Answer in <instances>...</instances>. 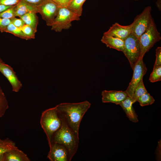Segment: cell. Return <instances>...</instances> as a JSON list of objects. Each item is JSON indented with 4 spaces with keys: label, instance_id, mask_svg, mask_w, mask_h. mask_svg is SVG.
<instances>
[{
    "label": "cell",
    "instance_id": "cell-33",
    "mask_svg": "<svg viewBox=\"0 0 161 161\" xmlns=\"http://www.w3.org/2000/svg\"><path fill=\"white\" fill-rule=\"evenodd\" d=\"M27 2L37 6L43 0H23Z\"/></svg>",
    "mask_w": 161,
    "mask_h": 161
},
{
    "label": "cell",
    "instance_id": "cell-24",
    "mask_svg": "<svg viewBox=\"0 0 161 161\" xmlns=\"http://www.w3.org/2000/svg\"><path fill=\"white\" fill-rule=\"evenodd\" d=\"M154 101L155 100L154 98L148 92L139 97L137 100L142 106L151 105Z\"/></svg>",
    "mask_w": 161,
    "mask_h": 161
},
{
    "label": "cell",
    "instance_id": "cell-20",
    "mask_svg": "<svg viewBox=\"0 0 161 161\" xmlns=\"http://www.w3.org/2000/svg\"><path fill=\"white\" fill-rule=\"evenodd\" d=\"M4 32L9 33L21 38L30 40L24 34L20 28L17 27L11 23L9 24L4 31Z\"/></svg>",
    "mask_w": 161,
    "mask_h": 161
},
{
    "label": "cell",
    "instance_id": "cell-21",
    "mask_svg": "<svg viewBox=\"0 0 161 161\" xmlns=\"http://www.w3.org/2000/svg\"><path fill=\"white\" fill-rule=\"evenodd\" d=\"M15 143L9 138L0 140V155L17 148Z\"/></svg>",
    "mask_w": 161,
    "mask_h": 161
},
{
    "label": "cell",
    "instance_id": "cell-17",
    "mask_svg": "<svg viewBox=\"0 0 161 161\" xmlns=\"http://www.w3.org/2000/svg\"><path fill=\"white\" fill-rule=\"evenodd\" d=\"M101 41L108 47L122 52L123 50L124 40L118 38L103 35Z\"/></svg>",
    "mask_w": 161,
    "mask_h": 161
},
{
    "label": "cell",
    "instance_id": "cell-27",
    "mask_svg": "<svg viewBox=\"0 0 161 161\" xmlns=\"http://www.w3.org/2000/svg\"><path fill=\"white\" fill-rule=\"evenodd\" d=\"M20 28L25 35L29 39L35 38L36 32L30 26L25 24Z\"/></svg>",
    "mask_w": 161,
    "mask_h": 161
},
{
    "label": "cell",
    "instance_id": "cell-36",
    "mask_svg": "<svg viewBox=\"0 0 161 161\" xmlns=\"http://www.w3.org/2000/svg\"><path fill=\"white\" fill-rule=\"evenodd\" d=\"M4 154L0 155V161H4Z\"/></svg>",
    "mask_w": 161,
    "mask_h": 161
},
{
    "label": "cell",
    "instance_id": "cell-28",
    "mask_svg": "<svg viewBox=\"0 0 161 161\" xmlns=\"http://www.w3.org/2000/svg\"><path fill=\"white\" fill-rule=\"evenodd\" d=\"M156 58L154 68L161 66V47H157L156 49Z\"/></svg>",
    "mask_w": 161,
    "mask_h": 161
},
{
    "label": "cell",
    "instance_id": "cell-18",
    "mask_svg": "<svg viewBox=\"0 0 161 161\" xmlns=\"http://www.w3.org/2000/svg\"><path fill=\"white\" fill-rule=\"evenodd\" d=\"M25 24H27L33 29L36 32L38 23V20L36 13H30L26 14L20 17Z\"/></svg>",
    "mask_w": 161,
    "mask_h": 161
},
{
    "label": "cell",
    "instance_id": "cell-19",
    "mask_svg": "<svg viewBox=\"0 0 161 161\" xmlns=\"http://www.w3.org/2000/svg\"><path fill=\"white\" fill-rule=\"evenodd\" d=\"M86 0H72L67 7L80 17L83 12V6Z\"/></svg>",
    "mask_w": 161,
    "mask_h": 161
},
{
    "label": "cell",
    "instance_id": "cell-29",
    "mask_svg": "<svg viewBox=\"0 0 161 161\" xmlns=\"http://www.w3.org/2000/svg\"><path fill=\"white\" fill-rule=\"evenodd\" d=\"M11 23V19L0 18V31L3 32L7 26Z\"/></svg>",
    "mask_w": 161,
    "mask_h": 161
},
{
    "label": "cell",
    "instance_id": "cell-13",
    "mask_svg": "<svg viewBox=\"0 0 161 161\" xmlns=\"http://www.w3.org/2000/svg\"><path fill=\"white\" fill-rule=\"evenodd\" d=\"M101 95L103 103H111L116 105H119L128 97L125 91H122L104 90L102 92Z\"/></svg>",
    "mask_w": 161,
    "mask_h": 161
},
{
    "label": "cell",
    "instance_id": "cell-4",
    "mask_svg": "<svg viewBox=\"0 0 161 161\" xmlns=\"http://www.w3.org/2000/svg\"><path fill=\"white\" fill-rule=\"evenodd\" d=\"M80 19V16L67 7H59L57 14L51 26V30L56 32H60L63 30L69 29L72 21Z\"/></svg>",
    "mask_w": 161,
    "mask_h": 161
},
{
    "label": "cell",
    "instance_id": "cell-5",
    "mask_svg": "<svg viewBox=\"0 0 161 161\" xmlns=\"http://www.w3.org/2000/svg\"><path fill=\"white\" fill-rule=\"evenodd\" d=\"M123 52L128 59L133 70L140 56L139 38L131 33L124 40Z\"/></svg>",
    "mask_w": 161,
    "mask_h": 161
},
{
    "label": "cell",
    "instance_id": "cell-23",
    "mask_svg": "<svg viewBox=\"0 0 161 161\" xmlns=\"http://www.w3.org/2000/svg\"><path fill=\"white\" fill-rule=\"evenodd\" d=\"M9 108L8 101L0 86V118L2 117Z\"/></svg>",
    "mask_w": 161,
    "mask_h": 161
},
{
    "label": "cell",
    "instance_id": "cell-10",
    "mask_svg": "<svg viewBox=\"0 0 161 161\" xmlns=\"http://www.w3.org/2000/svg\"><path fill=\"white\" fill-rule=\"evenodd\" d=\"M0 72L9 81L12 86L13 91L15 92H18L22 85L13 69L4 63L0 66Z\"/></svg>",
    "mask_w": 161,
    "mask_h": 161
},
{
    "label": "cell",
    "instance_id": "cell-26",
    "mask_svg": "<svg viewBox=\"0 0 161 161\" xmlns=\"http://www.w3.org/2000/svg\"><path fill=\"white\" fill-rule=\"evenodd\" d=\"M15 5L11 6L0 13V18L11 19L16 17Z\"/></svg>",
    "mask_w": 161,
    "mask_h": 161
},
{
    "label": "cell",
    "instance_id": "cell-25",
    "mask_svg": "<svg viewBox=\"0 0 161 161\" xmlns=\"http://www.w3.org/2000/svg\"><path fill=\"white\" fill-rule=\"evenodd\" d=\"M149 80L154 83L161 80V66L153 68V70L151 73Z\"/></svg>",
    "mask_w": 161,
    "mask_h": 161
},
{
    "label": "cell",
    "instance_id": "cell-16",
    "mask_svg": "<svg viewBox=\"0 0 161 161\" xmlns=\"http://www.w3.org/2000/svg\"><path fill=\"white\" fill-rule=\"evenodd\" d=\"M133 104L131 98L128 97L119 104L126 114L130 120L134 123L138 121L137 115L132 104Z\"/></svg>",
    "mask_w": 161,
    "mask_h": 161
},
{
    "label": "cell",
    "instance_id": "cell-32",
    "mask_svg": "<svg viewBox=\"0 0 161 161\" xmlns=\"http://www.w3.org/2000/svg\"><path fill=\"white\" fill-rule=\"evenodd\" d=\"M59 7H67L72 0H52Z\"/></svg>",
    "mask_w": 161,
    "mask_h": 161
},
{
    "label": "cell",
    "instance_id": "cell-15",
    "mask_svg": "<svg viewBox=\"0 0 161 161\" xmlns=\"http://www.w3.org/2000/svg\"><path fill=\"white\" fill-rule=\"evenodd\" d=\"M27 154L17 147L4 154V161H30Z\"/></svg>",
    "mask_w": 161,
    "mask_h": 161
},
{
    "label": "cell",
    "instance_id": "cell-11",
    "mask_svg": "<svg viewBox=\"0 0 161 161\" xmlns=\"http://www.w3.org/2000/svg\"><path fill=\"white\" fill-rule=\"evenodd\" d=\"M49 148L47 158L50 161H69L68 151L63 145L52 143Z\"/></svg>",
    "mask_w": 161,
    "mask_h": 161
},
{
    "label": "cell",
    "instance_id": "cell-35",
    "mask_svg": "<svg viewBox=\"0 0 161 161\" xmlns=\"http://www.w3.org/2000/svg\"><path fill=\"white\" fill-rule=\"evenodd\" d=\"M157 8L159 10H161V0H157L156 3Z\"/></svg>",
    "mask_w": 161,
    "mask_h": 161
},
{
    "label": "cell",
    "instance_id": "cell-3",
    "mask_svg": "<svg viewBox=\"0 0 161 161\" xmlns=\"http://www.w3.org/2000/svg\"><path fill=\"white\" fill-rule=\"evenodd\" d=\"M40 123L46 135L50 147L52 143L54 134L61 125V118L55 107L46 109L42 112Z\"/></svg>",
    "mask_w": 161,
    "mask_h": 161
},
{
    "label": "cell",
    "instance_id": "cell-39",
    "mask_svg": "<svg viewBox=\"0 0 161 161\" xmlns=\"http://www.w3.org/2000/svg\"><path fill=\"white\" fill-rule=\"evenodd\" d=\"M1 140V139H0V140Z\"/></svg>",
    "mask_w": 161,
    "mask_h": 161
},
{
    "label": "cell",
    "instance_id": "cell-38",
    "mask_svg": "<svg viewBox=\"0 0 161 161\" xmlns=\"http://www.w3.org/2000/svg\"><path fill=\"white\" fill-rule=\"evenodd\" d=\"M134 0L137 1V0Z\"/></svg>",
    "mask_w": 161,
    "mask_h": 161
},
{
    "label": "cell",
    "instance_id": "cell-12",
    "mask_svg": "<svg viewBox=\"0 0 161 161\" xmlns=\"http://www.w3.org/2000/svg\"><path fill=\"white\" fill-rule=\"evenodd\" d=\"M131 33V24L121 25L117 23L113 24L103 35L120 38L123 40Z\"/></svg>",
    "mask_w": 161,
    "mask_h": 161
},
{
    "label": "cell",
    "instance_id": "cell-34",
    "mask_svg": "<svg viewBox=\"0 0 161 161\" xmlns=\"http://www.w3.org/2000/svg\"><path fill=\"white\" fill-rule=\"evenodd\" d=\"M11 6L0 4V13Z\"/></svg>",
    "mask_w": 161,
    "mask_h": 161
},
{
    "label": "cell",
    "instance_id": "cell-30",
    "mask_svg": "<svg viewBox=\"0 0 161 161\" xmlns=\"http://www.w3.org/2000/svg\"><path fill=\"white\" fill-rule=\"evenodd\" d=\"M11 23L15 26L19 28H21L25 24L21 18H17L16 17L11 19Z\"/></svg>",
    "mask_w": 161,
    "mask_h": 161
},
{
    "label": "cell",
    "instance_id": "cell-2",
    "mask_svg": "<svg viewBox=\"0 0 161 161\" xmlns=\"http://www.w3.org/2000/svg\"><path fill=\"white\" fill-rule=\"evenodd\" d=\"M59 114L61 119V125L54 134L52 143L64 146L68 151L69 161H70L77 150L79 139L68 126L64 117Z\"/></svg>",
    "mask_w": 161,
    "mask_h": 161
},
{
    "label": "cell",
    "instance_id": "cell-6",
    "mask_svg": "<svg viewBox=\"0 0 161 161\" xmlns=\"http://www.w3.org/2000/svg\"><path fill=\"white\" fill-rule=\"evenodd\" d=\"M151 7H146L142 12L137 15L131 24V33L139 38L154 21L151 15Z\"/></svg>",
    "mask_w": 161,
    "mask_h": 161
},
{
    "label": "cell",
    "instance_id": "cell-31",
    "mask_svg": "<svg viewBox=\"0 0 161 161\" xmlns=\"http://www.w3.org/2000/svg\"><path fill=\"white\" fill-rule=\"evenodd\" d=\"M20 0H0V4L12 6L17 4Z\"/></svg>",
    "mask_w": 161,
    "mask_h": 161
},
{
    "label": "cell",
    "instance_id": "cell-8",
    "mask_svg": "<svg viewBox=\"0 0 161 161\" xmlns=\"http://www.w3.org/2000/svg\"><path fill=\"white\" fill-rule=\"evenodd\" d=\"M36 6L38 13L45 21L47 25L51 26L59 7L52 0H43Z\"/></svg>",
    "mask_w": 161,
    "mask_h": 161
},
{
    "label": "cell",
    "instance_id": "cell-22",
    "mask_svg": "<svg viewBox=\"0 0 161 161\" xmlns=\"http://www.w3.org/2000/svg\"><path fill=\"white\" fill-rule=\"evenodd\" d=\"M147 92L145 89L143 81V78H142L136 86L133 97L132 98L133 103L137 101L138 97Z\"/></svg>",
    "mask_w": 161,
    "mask_h": 161
},
{
    "label": "cell",
    "instance_id": "cell-14",
    "mask_svg": "<svg viewBox=\"0 0 161 161\" xmlns=\"http://www.w3.org/2000/svg\"><path fill=\"white\" fill-rule=\"evenodd\" d=\"M15 10L16 16L19 18L21 16L30 13H38L37 6L23 0H20L15 5Z\"/></svg>",
    "mask_w": 161,
    "mask_h": 161
},
{
    "label": "cell",
    "instance_id": "cell-7",
    "mask_svg": "<svg viewBox=\"0 0 161 161\" xmlns=\"http://www.w3.org/2000/svg\"><path fill=\"white\" fill-rule=\"evenodd\" d=\"M161 39L160 34L158 31L154 21L139 38L140 47V57L143 58L145 54Z\"/></svg>",
    "mask_w": 161,
    "mask_h": 161
},
{
    "label": "cell",
    "instance_id": "cell-1",
    "mask_svg": "<svg viewBox=\"0 0 161 161\" xmlns=\"http://www.w3.org/2000/svg\"><path fill=\"white\" fill-rule=\"evenodd\" d=\"M91 105V103L86 100L78 103H62L55 107L58 114L64 117L68 126L75 136L79 138L80 123Z\"/></svg>",
    "mask_w": 161,
    "mask_h": 161
},
{
    "label": "cell",
    "instance_id": "cell-9",
    "mask_svg": "<svg viewBox=\"0 0 161 161\" xmlns=\"http://www.w3.org/2000/svg\"><path fill=\"white\" fill-rule=\"evenodd\" d=\"M133 74L132 79L125 92L128 97L132 98L135 88L147 71L143 58L140 57L133 69Z\"/></svg>",
    "mask_w": 161,
    "mask_h": 161
},
{
    "label": "cell",
    "instance_id": "cell-37",
    "mask_svg": "<svg viewBox=\"0 0 161 161\" xmlns=\"http://www.w3.org/2000/svg\"><path fill=\"white\" fill-rule=\"evenodd\" d=\"M4 62L0 58V66Z\"/></svg>",
    "mask_w": 161,
    "mask_h": 161
}]
</instances>
